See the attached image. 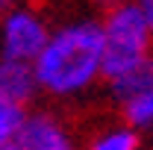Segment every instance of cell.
Returning <instances> with one entry per match:
<instances>
[{"label": "cell", "instance_id": "1", "mask_svg": "<svg viewBox=\"0 0 153 150\" xmlns=\"http://www.w3.org/2000/svg\"><path fill=\"white\" fill-rule=\"evenodd\" d=\"M36 76L41 91L56 97L91 88L103 76V24L74 21L59 27L36 59Z\"/></svg>", "mask_w": 153, "mask_h": 150}, {"label": "cell", "instance_id": "2", "mask_svg": "<svg viewBox=\"0 0 153 150\" xmlns=\"http://www.w3.org/2000/svg\"><path fill=\"white\" fill-rule=\"evenodd\" d=\"M153 59V30L138 3H115L103 18V79L141 68Z\"/></svg>", "mask_w": 153, "mask_h": 150}, {"label": "cell", "instance_id": "3", "mask_svg": "<svg viewBox=\"0 0 153 150\" xmlns=\"http://www.w3.org/2000/svg\"><path fill=\"white\" fill-rule=\"evenodd\" d=\"M53 33H47L44 18L33 9H9L3 18V59L36 65Z\"/></svg>", "mask_w": 153, "mask_h": 150}, {"label": "cell", "instance_id": "4", "mask_svg": "<svg viewBox=\"0 0 153 150\" xmlns=\"http://www.w3.org/2000/svg\"><path fill=\"white\" fill-rule=\"evenodd\" d=\"M21 150H74L71 135L59 124L53 115L47 112H33L27 127L18 135Z\"/></svg>", "mask_w": 153, "mask_h": 150}, {"label": "cell", "instance_id": "5", "mask_svg": "<svg viewBox=\"0 0 153 150\" xmlns=\"http://www.w3.org/2000/svg\"><path fill=\"white\" fill-rule=\"evenodd\" d=\"M41 88L36 76V65L30 62H0V100H12L27 106Z\"/></svg>", "mask_w": 153, "mask_h": 150}, {"label": "cell", "instance_id": "6", "mask_svg": "<svg viewBox=\"0 0 153 150\" xmlns=\"http://www.w3.org/2000/svg\"><path fill=\"white\" fill-rule=\"evenodd\" d=\"M150 88H153V59H147L141 68H135V71H130V74H124V76L109 82V94H112V100L118 106L130 103L133 97L150 91Z\"/></svg>", "mask_w": 153, "mask_h": 150}, {"label": "cell", "instance_id": "7", "mask_svg": "<svg viewBox=\"0 0 153 150\" xmlns=\"http://www.w3.org/2000/svg\"><path fill=\"white\" fill-rule=\"evenodd\" d=\"M27 121H30L27 106L12 103V100H0V144L18 141L21 130L27 127Z\"/></svg>", "mask_w": 153, "mask_h": 150}, {"label": "cell", "instance_id": "8", "mask_svg": "<svg viewBox=\"0 0 153 150\" xmlns=\"http://www.w3.org/2000/svg\"><path fill=\"white\" fill-rule=\"evenodd\" d=\"M88 150H138V130L133 127H112V130L94 135Z\"/></svg>", "mask_w": 153, "mask_h": 150}, {"label": "cell", "instance_id": "9", "mask_svg": "<svg viewBox=\"0 0 153 150\" xmlns=\"http://www.w3.org/2000/svg\"><path fill=\"white\" fill-rule=\"evenodd\" d=\"M121 115L127 121V127L133 130H144V127H153V88L144 94L133 97L130 103L121 106Z\"/></svg>", "mask_w": 153, "mask_h": 150}, {"label": "cell", "instance_id": "10", "mask_svg": "<svg viewBox=\"0 0 153 150\" xmlns=\"http://www.w3.org/2000/svg\"><path fill=\"white\" fill-rule=\"evenodd\" d=\"M135 3L141 6V12H144V18H147V24L153 30V0H135Z\"/></svg>", "mask_w": 153, "mask_h": 150}, {"label": "cell", "instance_id": "11", "mask_svg": "<svg viewBox=\"0 0 153 150\" xmlns=\"http://www.w3.org/2000/svg\"><path fill=\"white\" fill-rule=\"evenodd\" d=\"M0 150H21L18 141H9V144H0Z\"/></svg>", "mask_w": 153, "mask_h": 150}, {"label": "cell", "instance_id": "12", "mask_svg": "<svg viewBox=\"0 0 153 150\" xmlns=\"http://www.w3.org/2000/svg\"><path fill=\"white\" fill-rule=\"evenodd\" d=\"M0 3H3V6H9V3H15V0H0Z\"/></svg>", "mask_w": 153, "mask_h": 150}]
</instances>
